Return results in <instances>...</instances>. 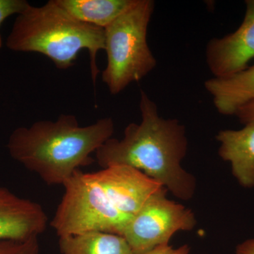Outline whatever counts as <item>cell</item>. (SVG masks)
Returning <instances> with one entry per match:
<instances>
[{"label": "cell", "mask_w": 254, "mask_h": 254, "mask_svg": "<svg viewBox=\"0 0 254 254\" xmlns=\"http://www.w3.org/2000/svg\"><path fill=\"white\" fill-rule=\"evenodd\" d=\"M29 4L25 0H0V27L6 18L14 14H19ZM2 44V38L0 33V49Z\"/></svg>", "instance_id": "obj_14"}, {"label": "cell", "mask_w": 254, "mask_h": 254, "mask_svg": "<svg viewBox=\"0 0 254 254\" xmlns=\"http://www.w3.org/2000/svg\"><path fill=\"white\" fill-rule=\"evenodd\" d=\"M62 254H135L121 235L91 231L59 237Z\"/></svg>", "instance_id": "obj_12"}, {"label": "cell", "mask_w": 254, "mask_h": 254, "mask_svg": "<svg viewBox=\"0 0 254 254\" xmlns=\"http://www.w3.org/2000/svg\"><path fill=\"white\" fill-rule=\"evenodd\" d=\"M236 254H254V240L246 241L239 245Z\"/></svg>", "instance_id": "obj_17"}, {"label": "cell", "mask_w": 254, "mask_h": 254, "mask_svg": "<svg viewBox=\"0 0 254 254\" xmlns=\"http://www.w3.org/2000/svg\"><path fill=\"white\" fill-rule=\"evenodd\" d=\"M204 86L219 113L235 115L240 108L254 100V64L226 77L209 78Z\"/></svg>", "instance_id": "obj_10"}, {"label": "cell", "mask_w": 254, "mask_h": 254, "mask_svg": "<svg viewBox=\"0 0 254 254\" xmlns=\"http://www.w3.org/2000/svg\"><path fill=\"white\" fill-rule=\"evenodd\" d=\"M167 190L150 198L127 225L123 236L135 254L168 245L174 234L190 231L196 225L194 214L185 205L169 200Z\"/></svg>", "instance_id": "obj_6"}, {"label": "cell", "mask_w": 254, "mask_h": 254, "mask_svg": "<svg viewBox=\"0 0 254 254\" xmlns=\"http://www.w3.org/2000/svg\"><path fill=\"white\" fill-rule=\"evenodd\" d=\"M190 247L187 245L176 249L168 245L160 246L144 254H190Z\"/></svg>", "instance_id": "obj_16"}, {"label": "cell", "mask_w": 254, "mask_h": 254, "mask_svg": "<svg viewBox=\"0 0 254 254\" xmlns=\"http://www.w3.org/2000/svg\"><path fill=\"white\" fill-rule=\"evenodd\" d=\"M42 205L0 187V242L39 237L48 226Z\"/></svg>", "instance_id": "obj_8"}, {"label": "cell", "mask_w": 254, "mask_h": 254, "mask_svg": "<svg viewBox=\"0 0 254 254\" xmlns=\"http://www.w3.org/2000/svg\"><path fill=\"white\" fill-rule=\"evenodd\" d=\"M235 116L244 125H254V100L237 110Z\"/></svg>", "instance_id": "obj_15"}, {"label": "cell", "mask_w": 254, "mask_h": 254, "mask_svg": "<svg viewBox=\"0 0 254 254\" xmlns=\"http://www.w3.org/2000/svg\"><path fill=\"white\" fill-rule=\"evenodd\" d=\"M136 0H55L81 22L105 28L131 7Z\"/></svg>", "instance_id": "obj_11"}, {"label": "cell", "mask_w": 254, "mask_h": 254, "mask_svg": "<svg viewBox=\"0 0 254 254\" xmlns=\"http://www.w3.org/2000/svg\"><path fill=\"white\" fill-rule=\"evenodd\" d=\"M0 254H40L38 237L26 240L0 242Z\"/></svg>", "instance_id": "obj_13"}, {"label": "cell", "mask_w": 254, "mask_h": 254, "mask_svg": "<svg viewBox=\"0 0 254 254\" xmlns=\"http://www.w3.org/2000/svg\"><path fill=\"white\" fill-rule=\"evenodd\" d=\"M220 158L230 162L232 172L242 186L254 187V125L240 130H222L216 136Z\"/></svg>", "instance_id": "obj_9"}, {"label": "cell", "mask_w": 254, "mask_h": 254, "mask_svg": "<svg viewBox=\"0 0 254 254\" xmlns=\"http://www.w3.org/2000/svg\"><path fill=\"white\" fill-rule=\"evenodd\" d=\"M155 9L153 0H136L105 28L106 68L102 79L112 95L153 71L157 60L148 43V29Z\"/></svg>", "instance_id": "obj_5"}, {"label": "cell", "mask_w": 254, "mask_h": 254, "mask_svg": "<svg viewBox=\"0 0 254 254\" xmlns=\"http://www.w3.org/2000/svg\"><path fill=\"white\" fill-rule=\"evenodd\" d=\"M245 4V17L236 31L207 44L205 60L213 77L239 72L254 59V0H247Z\"/></svg>", "instance_id": "obj_7"}, {"label": "cell", "mask_w": 254, "mask_h": 254, "mask_svg": "<svg viewBox=\"0 0 254 254\" xmlns=\"http://www.w3.org/2000/svg\"><path fill=\"white\" fill-rule=\"evenodd\" d=\"M139 124L127 125L121 139H108L95 152L102 168L125 165L140 170L180 199L190 200L195 177L182 166L188 150L186 128L176 119H165L156 103L140 91Z\"/></svg>", "instance_id": "obj_2"}, {"label": "cell", "mask_w": 254, "mask_h": 254, "mask_svg": "<svg viewBox=\"0 0 254 254\" xmlns=\"http://www.w3.org/2000/svg\"><path fill=\"white\" fill-rule=\"evenodd\" d=\"M6 44L13 51L45 55L60 69L72 66L86 49L95 84L100 72L97 55L105 50V29L78 21L50 0L41 6L29 4L18 14Z\"/></svg>", "instance_id": "obj_4"}, {"label": "cell", "mask_w": 254, "mask_h": 254, "mask_svg": "<svg viewBox=\"0 0 254 254\" xmlns=\"http://www.w3.org/2000/svg\"><path fill=\"white\" fill-rule=\"evenodd\" d=\"M114 131L112 118L82 127L74 115L62 114L56 121L41 120L18 127L10 135L7 149L11 158L46 185L63 186L81 167L93 163L92 153Z\"/></svg>", "instance_id": "obj_3"}, {"label": "cell", "mask_w": 254, "mask_h": 254, "mask_svg": "<svg viewBox=\"0 0 254 254\" xmlns=\"http://www.w3.org/2000/svg\"><path fill=\"white\" fill-rule=\"evenodd\" d=\"M63 187L64 193L50 222L59 237L91 231L122 236L153 194L149 179L125 165L94 173L78 170Z\"/></svg>", "instance_id": "obj_1"}]
</instances>
